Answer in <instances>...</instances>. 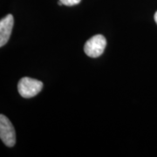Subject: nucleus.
Masks as SVG:
<instances>
[{
  "instance_id": "obj_4",
  "label": "nucleus",
  "mask_w": 157,
  "mask_h": 157,
  "mask_svg": "<svg viewBox=\"0 0 157 157\" xmlns=\"http://www.w3.org/2000/svg\"><path fill=\"white\" fill-rule=\"evenodd\" d=\"M14 25V18L11 14L0 19V47L4 46L11 37Z\"/></svg>"
},
{
  "instance_id": "obj_5",
  "label": "nucleus",
  "mask_w": 157,
  "mask_h": 157,
  "mask_svg": "<svg viewBox=\"0 0 157 157\" xmlns=\"http://www.w3.org/2000/svg\"><path fill=\"white\" fill-rule=\"evenodd\" d=\"M62 3V5L67 6H73L78 5L81 0H59Z\"/></svg>"
},
{
  "instance_id": "obj_6",
  "label": "nucleus",
  "mask_w": 157,
  "mask_h": 157,
  "mask_svg": "<svg viewBox=\"0 0 157 157\" xmlns=\"http://www.w3.org/2000/svg\"><path fill=\"white\" fill-rule=\"evenodd\" d=\"M155 23L157 24V11L155 13Z\"/></svg>"
},
{
  "instance_id": "obj_3",
  "label": "nucleus",
  "mask_w": 157,
  "mask_h": 157,
  "mask_svg": "<svg viewBox=\"0 0 157 157\" xmlns=\"http://www.w3.org/2000/svg\"><path fill=\"white\" fill-rule=\"evenodd\" d=\"M0 139L7 147H13L16 143L14 127L10 120L3 114H0Z\"/></svg>"
},
{
  "instance_id": "obj_1",
  "label": "nucleus",
  "mask_w": 157,
  "mask_h": 157,
  "mask_svg": "<svg viewBox=\"0 0 157 157\" xmlns=\"http://www.w3.org/2000/svg\"><path fill=\"white\" fill-rule=\"evenodd\" d=\"M43 88V83L35 78L24 77L22 78L18 84L17 90L19 94L23 98H33L36 96Z\"/></svg>"
},
{
  "instance_id": "obj_2",
  "label": "nucleus",
  "mask_w": 157,
  "mask_h": 157,
  "mask_svg": "<svg viewBox=\"0 0 157 157\" xmlns=\"http://www.w3.org/2000/svg\"><path fill=\"white\" fill-rule=\"evenodd\" d=\"M106 46H107L106 38L101 34H98L92 37L86 41L84 46V52L87 56L97 58L101 56L104 52Z\"/></svg>"
}]
</instances>
